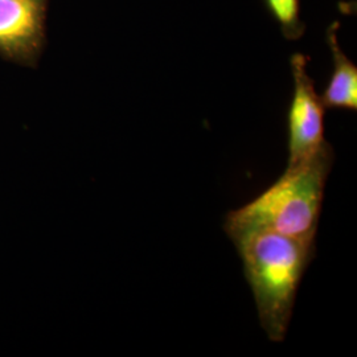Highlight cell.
Here are the masks:
<instances>
[{
    "label": "cell",
    "instance_id": "obj_1",
    "mask_svg": "<svg viewBox=\"0 0 357 357\" xmlns=\"http://www.w3.org/2000/svg\"><path fill=\"white\" fill-rule=\"evenodd\" d=\"M332 165L333 150L327 142L305 160L287 166L266 191L227 215L224 230L230 240L248 231L266 230L315 241Z\"/></svg>",
    "mask_w": 357,
    "mask_h": 357
},
{
    "label": "cell",
    "instance_id": "obj_2",
    "mask_svg": "<svg viewBox=\"0 0 357 357\" xmlns=\"http://www.w3.org/2000/svg\"><path fill=\"white\" fill-rule=\"evenodd\" d=\"M231 241L241 257L259 323L271 342H282L290 326L299 284L315 255V241L266 230L248 231Z\"/></svg>",
    "mask_w": 357,
    "mask_h": 357
},
{
    "label": "cell",
    "instance_id": "obj_3",
    "mask_svg": "<svg viewBox=\"0 0 357 357\" xmlns=\"http://www.w3.org/2000/svg\"><path fill=\"white\" fill-rule=\"evenodd\" d=\"M307 64L308 57L303 53H295L290 59L294 91L287 112V166L305 160L327 143L324 138L326 107L315 90L314 79L307 72Z\"/></svg>",
    "mask_w": 357,
    "mask_h": 357
},
{
    "label": "cell",
    "instance_id": "obj_4",
    "mask_svg": "<svg viewBox=\"0 0 357 357\" xmlns=\"http://www.w3.org/2000/svg\"><path fill=\"white\" fill-rule=\"evenodd\" d=\"M48 0H0V56L33 65L44 45Z\"/></svg>",
    "mask_w": 357,
    "mask_h": 357
},
{
    "label": "cell",
    "instance_id": "obj_5",
    "mask_svg": "<svg viewBox=\"0 0 357 357\" xmlns=\"http://www.w3.org/2000/svg\"><path fill=\"white\" fill-rule=\"evenodd\" d=\"M340 28L339 22H333L327 29V43L331 50V78L323 91L320 100L326 109H342L354 110L357 109V66L354 64L339 45L337 31Z\"/></svg>",
    "mask_w": 357,
    "mask_h": 357
},
{
    "label": "cell",
    "instance_id": "obj_6",
    "mask_svg": "<svg viewBox=\"0 0 357 357\" xmlns=\"http://www.w3.org/2000/svg\"><path fill=\"white\" fill-rule=\"evenodd\" d=\"M268 13L278 22L282 35L287 40H298L305 33L301 19V0H264Z\"/></svg>",
    "mask_w": 357,
    "mask_h": 357
}]
</instances>
